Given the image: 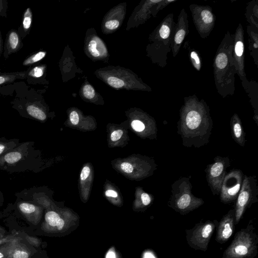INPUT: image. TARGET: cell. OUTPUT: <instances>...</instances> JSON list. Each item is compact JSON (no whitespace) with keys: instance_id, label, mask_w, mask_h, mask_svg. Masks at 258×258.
Masks as SVG:
<instances>
[{"instance_id":"cell-24","label":"cell","mask_w":258,"mask_h":258,"mask_svg":"<svg viewBox=\"0 0 258 258\" xmlns=\"http://www.w3.org/2000/svg\"><path fill=\"white\" fill-rule=\"evenodd\" d=\"M8 3L7 0H0V16L8 17Z\"/></svg>"},{"instance_id":"cell-39","label":"cell","mask_w":258,"mask_h":258,"mask_svg":"<svg viewBox=\"0 0 258 258\" xmlns=\"http://www.w3.org/2000/svg\"><path fill=\"white\" fill-rule=\"evenodd\" d=\"M115 254L114 251L110 249L106 254V258H115Z\"/></svg>"},{"instance_id":"cell-15","label":"cell","mask_w":258,"mask_h":258,"mask_svg":"<svg viewBox=\"0 0 258 258\" xmlns=\"http://www.w3.org/2000/svg\"><path fill=\"white\" fill-rule=\"evenodd\" d=\"M44 67L43 66H37L27 71V82L34 83V80L42 77L44 74Z\"/></svg>"},{"instance_id":"cell-17","label":"cell","mask_w":258,"mask_h":258,"mask_svg":"<svg viewBox=\"0 0 258 258\" xmlns=\"http://www.w3.org/2000/svg\"><path fill=\"white\" fill-rule=\"evenodd\" d=\"M22 157V154L18 151L6 153L0 159L8 164H14L18 162Z\"/></svg>"},{"instance_id":"cell-21","label":"cell","mask_w":258,"mask_h":258,"mask_svg":"<svg viewBox=\"0 0 258 258\" xmlns=\"http://www.w3.org/2000/svg\"><path fill=\"white\" fill-rule=\"evenodd\" d=\"M83 92L84 96L88 99H92L95 96L94 89L90 85H85L83 88Z\"/></svg>"},{"instance_id":"cell-1","label":"cell","mask_w":258,"mask_h":258,"mask_svg":"<svg viewBox=\"0 0 258 258\" xmlns=\"http://www.w3.org/2000/svg\"><path fill=\"white\" fill-rule=\"evenodd\" d=\"M207 112L199 106L186 107L180 115L177 125L182 145L186 147L200 148L210 142L213 127Z\"/></svg>"},{"instance_id":"cell-27","label":"cell","mask_w":258,"mask_h":258,"mask_svg":"<svg viewBox=\"0 0 258 258\" xmlns=\"http://www.w3.org/2000/svg\"><path fill=\"white\" fill-rule=\"evenodd\" d=\"M141 201L142 205L145 206H149L152 201L151 197L146 192H143L141 195Z\"/></svg>"},{"instance_id":"cell-3","label":"cell","mask_w":258,"mask_h":258,"mask_svg":"<svg viewBox=\"0 0 258 258\" xmlns=\"http://www.w3.org/2000/svg\"><path fill=\"white\" fill-rule=\"evenodd\" d=\"M190 176L180 177L171 185V195L167 205L176 212L185 215L199 208L204 201L194 195Z\"/></svg>"},{"instance_id":"cell-41","label":"cell","mask_w":258,"mask_h":258,"mask_svg":"<svg viewBox=\"0 0 258 258\" xmlns=\"http://www.w3.org/2000/svg\"><path fill=\"white\" fill-rule=\"evenodd\" d=\"M4 257V255L0 252V258H3Z\"/></svg>"},{"instance_id":"cell-2","label":"cell","mask_w":258,"mask_h":258,"mask_svg":"<svg viewBox=\"0 0 258 258\" xmlns=\"http://www.w3.org/2000/svg\"><path fill=\"white\" fill-rule=\"evenodd\" d=\"M258 253V235L255 224L250 220L245 228L234 235L221 258H254Z\"/></svg>"},{"instance_id":"cell-28","label":"cell","mask_w":258,"mask_h":258,"mask_svg":"<svg viewBox=\"0 0 258 258\" xmlns=\"http://www.w3.org/2000/svg\"><path fill=\"white\" fill-rule=\"evenodd\" d=\"M159 33L161 37L163 39L167 38L170 34L169 27L166 25H163L159 30Z\"/></svg>"},{"instance_id":"cell-4","label":"cell","mask_w":258,"mask_h":258,"mask_svg":"<svg viewBox=\"0 0 258 258\" xmlns=\"http://www.w3.org/2000/svg\"><path fill=\"white\" fill-rule=\"evenodd\" d=\"M218 224L217 220L200 221L186 229L185 239L189 246L196 250L206 251Z\"/></svg>"},{"instance_id":"cell-31","label":"cell","mask_w":258,"mask_h":258,"mask_svg":"<svg viewBox=\"0 0 258 258\" xmlns=\"http://www.w3.org/2000/svg\"><path fill=\"white\" fill-rule=\"evenodd\" d=\"M185 34V32L183 29L179 30L176 33L175 36V41L176 44H179L182 42L184 38Z\"/></svg>"},{"instance_id":"cell-5","label":"cell","mask_w":258,"mask_h":258,"mask_svg":"<svg viewBox=\"0 0 258 258\" xmlns=\"http://www.w3.org/2000/svg\"><path fill=\"white\" fill-rule=\"evenodd\" d=\"M257 196L258 186L256 176L244 175L234 208L235 225L239 223L246 210L258 202Z\"/></svg>"},{"instance_id":"cell-12","label":"cell","mask_w":258,"mask_h":258,"mask_svg":"<svg viewBox=\"0 0 258 258\" xmlns=\"http://www.w3.org/2000/svg\"><path fill=\"white\" fill-rule=\"evenodd\" d=\"M45 220L47 224L51 227L55 228L58 231L67 229L69 224L65 220L60 217L56 212L50 211L47 212L45 216Z\"/></svg>"},{"instance_id":"cell-29","label":"cell","mask_w":258,"mask_h":258,"mask_svg":"<svg viewBox=\"0 0 258 258\" xmlns=\"http://www.w3.org/2000/svg\"><path fill=\"white\" fill-rule=\"evenodd\" d=\"M191 58L195 68L199 70L201 68V62L198 55L195 51H192L190 54Z\"/></svg>"},{"instance_id":"cell-34","label":"cell","mask_w":258,"mask_h":258,"mask_svg":"<svg viewBox=\"0 0 258 258\" xmlns=\"http://www.w3.org/2000/svg\"><path fill=\"white\" fill-rule=\"evenodd\" d=\"M13 257V258H28L29 254L26 251L18 250L14 253Z\"/></svg>"},{"instance_id":"cell-10","label":"cell","mask_w":258,"mask_h":258,"mask_svg":"<svg viewBox=\"0 0 258 258\" xmlns=\"http://www.w3.org/2000/svg\"><path fill=\"white\" fill-rule=\"evenodd\" d=\"M230 126L233 139L241 147H244L246 142L245 134L239 117L234 114L231 118Z\"/></svg>"},{"instance_id":"cell-9","label":"cell","mask_w":258,"mask_h":258,"mask_svg":"<svg viewBox=\"0 0 258 258\" xmlns=\"http://www.w3.org/2000/svg\"><path fill=\"white\" fill-rule=\"evenodd\" d=\"M22 40L17 30L13 29L7 33L3 48V54L6 59L12 53L17 52L23 47V43Z\"/></svg>"},{"instance_id":"cell-8","label":"cell","mask_w":258,"mask_h":258,"mask_svg":"<svg viewBox=\"0 0 258 258\" xmlns=\"http://www.w3.org/2000/svg\"><path fill=\"white\" fill-rule=\"evenodd\" d=\"M235 210L230 209L218 222L215 240L220 244L226 242L235 229Z\"/></svg>"},{"instance_id":"cell-30","label":"cell","mask_w":258,"mask_h":258,"mask_svg":"<svg viewBox=\"0 0 258 258\" xmlns=\"http://www.w3.org/2000/svg\"><path fill=\"white\" fill-rule=\"evenodd\" d=\"M119 23L116 20H112L107 21L105 24L106 28L109 30H114L119 26Z\"/></svg>"},{"instance_id":"cell-11","label":"cell","mask_w":258,"mask_h":258,"mask_svg":"<svg viewBox=\"0 0 258 258\" xmlns=\"http://www.w3.org/2000/svg\"><path fill=\"white\" fill-rule=\"evenodd\" d=\"M32 22V12L31 8L28 7L24 11L21 24L17 30L22 39L29 34Z\"/></svg>"},{"instance_id":"cell-22","label":"cell","mask_w":258,"mask_h":258,"mask_svg":"<svg viewBox=\"0 0 258 258\" xmlns=\"http://www.w3.org/2000/svg\"><path fill=\"white\" fill-rule=\"evenodd\" d=\"M88 49L92 56L98 57L100 55L99 51L97 49V43L95 40H92L90 41Z\"/></svg>"},{"instance_id":"cell-36","label":"cell","mask_w":258,"mask_h":258,"mask_svg":"<svg viewBox=\"0 0 258 258\" xmlns=\"http://www.w3.org/2000/svg\"><path fill=\"white\" fill-rule=\"evenodd\" d=\"M70 119L73 124H77L79 121V117L78 113L75 111L71 112L70 115Z\"/></svg>"},{"instance_id":"cell-13","label":"cell","mask_w":258,"mask_h":258,"mask_svg":"<svg viewBox=\"0 0 258 258\" xmlns=\"http://www.w3.org/2000/svg\"><path fill=\"white\" fill-rule=\"evenodd\" d=\"M27 74V71H23L0 74V85L12 83L17 80L26 79Z\"/></svg>"},{"instance_id":"cell-14","label":"cell","mask_w":258,"mask_h":258,"mask_svg":"<svg viewBox=\"0 0 258 258\" xmlns=\"http://www.w3.org/2000/svg\"><path fill=\"white\" fill-rule=\"evenodd\" d=\"M26 111L29 116L39 120H44L46 118V114L34 102L28 103L25 107Z\"/></svg>"},{"instance_id":"cell-33","label":"cell","mask_w":258,"mask_h":258,"mask_svg":"<svg viewBox=\"0 0 258 258\" xmlns=\"http://www.w3.org/2000/svg\"><path fill=\"white\" fill-rule=\"evenodd\" d=\"M120 167L124 172L127 173H131L134 170L132 165L127 162H123L121 164Z\"/></svg>"},{"instance_id":"cell-26","label":"cell","mask_w":258,"mask_h":258,"mask_svg":"<svg viewBox=\"0 0 258 258\" xmlns=\"http://www.w3.org/2000/svg\"><path fill=\"white\" fill-rule=\"evenodd\" d=\"M201 16L204 22L206 24H210L213 20V15L208 10H203L201 13Z\"/></svg>"},{"instance_id":"cell-37","label":"cell","mask_w":258,"mask_h":258,"mask_svg":"<svg viewBox=\"0 0 258 258\" xmlns=\"http://www.w3.org/2000/svg\"><path fill=\"white\" fill-rule=\"evenodd\" d=\"M90 169L88 166L84 167L81 172L80 178L81 180H85L89 175Z\"/></svg>"},{"instance_id":"cell-38","label":"cell","mask_w":258,"mask_h":258,"mask_svg":"<svg viewBox=\"0 0 258 258\" xmlns=\"http://www.w3.org/2000/svg\"><path fill=\"white\" fill-rule=\"evenodd\" d=\"M105 195L107 197L116 198L117 197V193L113 190L109 189L106 191Z\"/></svg>"},{"instance_id":"cell-20","label":"cell","mask_w":258,"mask_h":258,"mask_svg":"<svg viewBox=\"0 0 258 258\" xmlns=\"http://www.w3.org/2000/svg\"><path fill=\"white\" fill-rule=\"evenodd\" d=\"M20 211L25 214H31L36 210V207L31 204L28 203H22L19 206Z\"/></svg>"},{"instance_id":"cell-16","label":"cell","mask_w":258,"mask_h":258,"mask_svg":"<svg viewBox=\"0 0 258 258\" xmlns=\"http://www.w3.org/2000/svg\"><path fill=\"white\" fill-rule=\"evenodd\" d=\"M46 52L39 51L27 57L23 61L22 64L24 66H30L40 61L45 57Z\"/></svg>"},{"instance_id":"cell-6","label":"cell","mask_w":258,"mask_h":258,"mask_svg":"<svg viewBox=\"0 0 258 258\" xmlns=\"http://www.w3.org/2000/svg\"><path fill=\"white\" fill-rule=\"evenodd\" d=\"M230 166L228 157L216 156L214 162L207 165L205 170L206 178L213 195H219L222 184L226 175V169Z\"/></svg>"},{"instance_id":"cell-18","label":"cell","mask_w":258,"mask_h":258,"mask_svg":"<svg viewBox=\"0 0 258 258\" xmlns=\"http://www.w3.org/2000/svg\"><path fill=\"white\" fill-rule=\"evenodd\" d=\"M107 81L110 86L115 88H121L124 85V82L123 80L115 77H108Z\"/></svg>"},{"instance_id":"cell-32","label":"cell","mask_w":258,"mask_h":258,"mask_svg":"<svg viewBox=\"0 0 258 258\" xmlns=\"http://www.w3.org/2000/svg\"><path fill=\"white\" fill-rule=\"evenodd\" d=\"M243 44L241 41L236 42L235 46V51L238 56H241L243 52Z\"/></svg>"},{"instance_id":"cell-25","label":"cell","mask_w":258,"mask_h":258,"mask_svg":"<svg viewBox=\"0 0 258 258\" xmlns=\"http://www.w3.org/2000/svg\"><path fill=\"white\" fill-rule=\"evenodd\" d=\"M132 127L133 128L139 132H143L145 129V124L139 120H134L131 123Z\"/></svg>"},{"instance_id":"cell-19","label":"cell","mask_w":258,"mask_h":258,"mask_svg":"<svg viewBox=\"0 0 258 258\" xmlns=\"http://www.w3.org/2000/svg\"><path fill=\"white\" fill-rule=\"evenodd\" d=\"M217 67L220 69L224 68L227 63V57L224 53H220L218 54L215 60Z\"/></svg>"},{"instance_id":"cell-40","label":"cell","mask_w":258,"mask_h":258,"mask_svg":"<svg viewBox=\"0 0 258 258\" xmlns=\"http://www.w3.org/2000/svg\"><path fill=\"white\" fill-rule=\"evenodd\" d=\"M3 51V39L2 37V33L0 29V57L1 56L2 53Z\"/></svg>"},{"instance_id":"cell-23","label":"cell","mask_w":258,"mask_h":258,"mask_svg":"<svg viewBox=\"0 0 258 258\" xmlns=\"http://www.w3.org/2000/svg\"><path fill=\"white\" fill-rule=\"evenodd\" d=\"M15 143L13 142H0V155L5 152H7L13 149L14 147Z\"/></svg>"},{"instance_id":"cell-35","label":"cell","mask_w":258,"mask_h":258,"mask_svg":"<svg viewBox=\"0 0 258 258\" xmlns=\"http://www.w3.org/2000/svg\"><path fill=\"white\" fill-rule=\"evenodd\" d=\"M123 135V131L120 130L114 131L111 134L110 138L112 141L118 140Z\"/></svg>"},{"instance_id":"cell-7","label":"cell","mask_w":258,"mask_h":258,"mask_svg":"<svg viewBox=\"0 0 258 258\" xmlns=\"http://www.w3.org/2000/svg\"><path fill=\"white\" fill-rule=\"evenodd\" d=\"M244 176L243 172L239 169H232L226 174L219 195L221 202L227 204L236 200Z\"/></svg>"}]
</instances>
